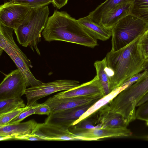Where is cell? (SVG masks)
Returning <instances> with one entry per match:
<instances>
[{
  "label": "cell",
  "instance_id": "22",
  "mask_svg": "<svg viewBox=\"0 0 148 148\" xmlns=\"http://www.w3.org/2000/svg\"><path fill=\"white\" fill-rule=\"evenodd\" d=\"M25 106L21 97L0 100V114Z\"/></svg>",
  "mask_w": 148,
  "mask_h": 148
},
{
  "label": "cell",
  "instance_id": "6",
  "mask_svg": "<svg viewBox=\"0 0 148 148\" xmlns=\"http://www.w3.org/2000/svg\"><path fill=\"white\" fill-rule=\"evenodd\" d=\"M148 29V24L129 14L119 20L112 28L111 51L117 50L141 36Z\"/></svg>",
  "mask_w": 148,
  "mask_h": 148
},
{
  "label": "cell",
  "instance_id": "34",
  "mask_svg": "<svg viewBox=\"0 0 148 148\" xmlns=\"http://www.w3.org/2000/svg\"><path fill=\"white\" fill-rule=\"evenodd\" d=\"M147 101H148V92L137 103L136 105V107H138L140 105Z\"/></svg>",
  "mask_w": 148,
  "mask_h": 148
},
{
  "label": "cell",
  "instance_id": "25",
  "mask_svg": "<svg viewBox=\"0 0 148 148\" xmlns=\"http://www.w3.org/2000/svg\"><path fill=\"white\" fill-rule=\"evenodd\" d=\"M135 0H106L97 7L101 14L106 12L116 5L124 2L132 3Z\"/></svg>",
  "mask_w": 148,
  "mask_h": 148
},
{
  "label": "cell",
  "instance_id": "27",
  "mask_svg": "<svg viewBox=\"0 0 148 148\" xmlns=\"http://www.w3.org/2000/svg\"><path fill=\"white\" fill-rule=\"evenodd\" d=\"M98 122L97 118L90 119L89 117L73 126L77 129H87L96 128Z\"/></svg>",
  "mask_w": 148,
  "mask_h": 148
},
{
  "label": "cell",
  "instance_id": "17",
  "mask_svg": "<svg viewBox=\"0 0 148 148\" xmlns=\"http://www.w3.org/2000/svg\"><path fill=\"white\" fill-rule=\"evenodd\" d=\"M37 124L35 120H31L24 122L0 126V136H10L14 139L16 137L32 135Z\"/></svg>",
  "mask_w": 148,
  "mask_h": 148
},
{
  "label": "cell",
  "instance_id": "23",
  "mask_svg": "<svg viewBox=\"0 0 148 148\" xmlns=\"http://www.w3.org/2000/svg\"><path fill=\"white\" fill-rule=\"evenodd\" d=\"M31 106H26L24 107L17 108L7 112L0 114V126L4 125L7 124L22 112L28 109Z\"/></svg>",
  "mask_w": 148,
  "mask_h": 148
},
{
  "label": "cell",
  "instance_id": "15",
  "mask_svg": "<svg viewBox=\"0 0 148 148\" xmlns=\"http://www.w3.org/2000/svg\"><path fill=\"white\" fill-rule=\"evenodd\" d=\"M96 113L98 125L97 127L114 128L127 127L129 124L121 114L111 110L106 104Z\"/></svg>",
  "mask_w": 148,
  "mask_h": 148
},
{
  "label": "cell",
  "instance_id": "7",
  "mask_svg": "<svg viewBox=\"0 0 148 148\" xmlns=\"http://www.w3.org/2000/svg\"><path fill=\"white\" fill-rule=\"evenodd\" d=\"M32 10L26 3L13 0L6 2L0 6V22L16 29L26 19Z\"/></svg>",
  "mask_w": 148,
  "mask_h": 148
},
{
  "label": "cell",
  "instance_id": "9",
  "mask_svg": "<svg viewBox=\"0 0 148 148\" xmlns=\"http://www.w3.org/2000/svg\"><path fill=\"white\" fill-rule=\"evenodd\" d=\"M70 131L82 141H95L108 138H119L131 136L132 133L127 127L114 128L96 127L82 129L75 128L73 126L69 128Z\"/></svg>",
  "mask_w": 148,
  "mask_h": 148
},
{
  "label": "cell",
  "instance_id": "10",
  "mask_svg": "<svg viewBox=\"0 0 148 148\" xmlns=\"http://www.w3.org/2000/svg\"><path fill=\"white\" fill-rule=\"evenodd\" d=\"M27 86L25 79L17 69L6 75L0 85V100L21 97Z\"/></svg>",
  "mask_w": 148,
  "mask_h": 148
},
{
  "label": "cell",
  "instance_id": "32",
  "mask_svg": "<svg viewBox=\"0 0 148 148\" xmlns=\"http://www.w3.org/2000/svg\"><path fill=\"white\" fill-rule=\"evenodd\" d=\"M146 73L145 71H144L142 73H139L137 75L133 77L130 78L122 86H125L127 85H131L132 84L138 80L140 78L142 77Z\"/></svg>",
  "mask_w": 148,
  "mask_h": 148
},
{
  "label": "cell",
  "instance_id": "33",
  "mask_svg": "<svg viewBox=\"0 0 148 148\" xmlns=\"http://www.w3.org/2000/svg\"><path fill=\"white\" fill-rule=\"evenodd\" d=\"M52 4L54 6L57 8L60 9L67 3L68 0H52Z\"/></svg>",
  "mask_w": 148,
  "mask_h": 148
},
{
  "label": "cell",
  "instance_id": "1",
  "mask_svg": "<svg viewBox=\"0 0 148 148\" xmlns=\"http://www.w3.org/2000/svg\"><path fill=\"white\" fill-rule=\"evenodd\" d=\"M140 36L123 48L107 54L106 70L109 80L110 92L144 70L145 59L140 43Z\"/></svg>",
  "mask_w": 148,
  "mask_h": 148
},
{
  "label": "cell",
  "instance_id": "18",
  "mask_svg": "<svg viewBox=\"0 0 148 148\" xmlns=\"http://www.w3.org/2000/svg\"><path fill=\"white\" fill-rule=\"evenodd\" d=\"M78 21L84 29L97 40L105 41L112 36V28L106 27L94 22L88 16L79 18Z\"/></svg>",
  "mask_w": 148,
  "mask_h": 148
},
{
  "label": "cell",
  "instance_id": "20",
  "mask_svg": "<svg viewBox=\"0 0 148 148\" xmlns=\"http://www.w3.org/2000/svg\"><path fill=\"white\" fill-rule=\"evenodd\" d=\"M94 65L96 70V76L102 85L106 95L110 92L109 80L106 70V62L105 57L101 60L96 61Z\"/></svg>",
  "mask_w": 148,
  "mask_h": 148
},
{
  "label": "cell",
  "instance_id": "30",
  "mask_svg": "<svg viewBox=\"0 0 148 148\" xmlns=\"http://www.w3.org/2000/svg\"><path fill=\"white\" fill-rule=\"evenodd\" d=\"M51 112V109L47 104L43 103L37 107L35 114L39 115L45 114L49 115Z\"/></svg>",
  "mask_w": 148,
  "mask_h": 148
},
{
  "label": "cell",
  "instance_id": "2",
  "mask_svg": "<svg viewBox=\"0 0 148 148\" xmlns=\"http://www.w3.org/2000/svg\"><path fill=\"white\" fill-rule=\"evenodd\" d=\"M42 34L49 42L63 41L90 48L97 45V40L84 29L78 20L64 11L54 10L48 17Z\"/></svg>",
  "mask_w": 148,
  "mask_h": 148
},
{
  "label": "cell",
  "instance_id": "5",
  "mask_svg": "<svg viewBox=\"0 0 148 148\" xmlns=\"http://www.w3.org/2000/svg\"><path fill=\"white\" fill-rule=\"evenodd\" d=\"M13 29L0 22V55L4 51L10 57L25 79L27 87L38 85L42 82L36 79L30 70V60L17 46L13 38Z\"/></svg>",
  "mask_w": 148,
  "mask_h": 148
},
{
  "label": "cell",
  "instance_id": "35",
  "mask_svg": "<svg viewBox=\"0 0 148 148\" xmlns=\"http://www.w3.org/2000/svg\"><path fill=\"white\" fill-rule=\"evenodd\" d=\"M146 125L148 126V121H146Z\"/></svg>",
  "mask_w": 148,
  "mask_h": 148
},
{
  "label": "cell",
  "instance_id": "4",
  "mask_svg": "<svg viewBox=\"0 0 148 148\" xmlns=\"http://www.w3.org/2000/svg\"><path fill=\"white\" fill-rule=\"evenodd\" d=\"M49 14L48 5L33 9L23 23L14 30L19 44L24 47L29 46L40 56V53L38 45L41 41V33L45 27Z\"/></svg>",
  "mask_w": 148,
  "mask_h": 148
},
{
  "label": "cell",
  "instance_id": "8",
  "mask_svg": "<svg viewBox=\"0 0 148 148\" xmlns=\"http://www.w3.org/2000/svg\"><path fill=\"white\" fill-rule=\"evenodd\" d=\"M80 84L77 80L60 79L30 87L27 88L25 94L27 100L26 106H31L41 98L56 92L73 88Z\"/></svg>",
  "mask_w": 148,
  "mask_h": 148
},
{
  "label": "cell",
  "instance_id": "13",
  "mask_svg": "<svg viewBox=\"0 0 148 148\" xmlns=\"http://www.w3.org/2000/svg\"><path fill=\"white\" fill-rule=\"evenodd\" d=\"M101 95H106L102 85L96 75L91 80L73 88L59 92L53 96L57 98Z\"/></svg>",
  "mask_w": 148,
  "mask_h": 148
},
{
  "label": "cell",
  "instance_id": "11",
  "mask_svg": "<svg viewBox=\"0 0 148 148\" xmlns=\"http://www.w3.org/2000/svg\"><path fill=\"white\" fill-rule=\"evenodd\" d=\"M32 134L48 141L80 140L69 128L59 124L45 122L38 123Z\"/></svg>",
  "mask_w": 148,
  "mask_h": 148
},
{
  "label": "cell",
  "instance_id": "29",
  "mask_svg": "<svg viewBox=\"0 0 148 148\" xmlns=\"http://www.w3.org/2000/svg\"><path fill=\"white\" fill-rule=\"evenodd\" d=\"M140 41L144 56L148 59V29L141 36Z\"/></svg>",
  "mask_w": 148,
  "mask_h": 148
},
{
  "label": "cell",
  "instance_id": "24",
  "mask_svg": "<svg viewBox=\"0 0 148 148\" xmlns=\"http://www.w3.org/2000/svg\"><path fill=\"white\" fill-rule=\"evenodd\" d=\"M40 104L37 103L36 102L31 107L22 112L6 125L12 124L20 123L27 117L35 114L37 107Z\"/></svg>",
  "mask_w": 148,
  "mask_h": 148
},
{
  "label": "cell",
  "instance_id": "28",
  "mask_svg": "<svg viewBox=\"0 0 148 148\" xmlns=\"http://www.w3.org/2000/svg\"><path fill=\"white\" fill-rule=\"evenodd\" d=\"M136 110V118L140 120L148 121V101L139 106Z\"/></svg>",
  "mask_w": 148,
  "mask_h": 148
},
{
  "label": "cell",
  "instance_id": "3",
  "mask_svg": "<svg viewBox=\"0 0 148 148\" xmlns=\"http://www.w3.org/2000/svg\"><path fill=\"white\" fill-rule=\"evenodd\" d=\"M137 81L119 93L107 105L122 115L129 123L136 119V108L148 92V70Z\"/></svg>",
  "mask_w": 148,
  "mask_h": 148
},
{
  "label": "cell",
  "instance_id": "12",
  "mask_svg": "<svg viewBox=\"0 0 148 148\" xmlns=\"http://www.w3.org/2000/svg\"><path fill=\"white\" fill-rule=\"evenodd\" d=\"M104 96L98 95L63 98H57L53 96L48 98L44 103L50 106L51 110V113H53L79 106L95 103Z\"/></svg>",
  "mask_w": 148,
  "mask_h": 148
},
{
  "label": "cell",
  "instance_id": "21",
  "mask_svg": "<svg viewBox=\"0 0 148 148\" xmlns=\"http://www.w3.org/2000/svg\"><path fill=\"white\" fill-rule=\"evenodd\" d=\"M130 14L139 18L148 24V0H135L132 4Z\"/></svg>",
  "mask_w": 148,
  "mask_h": 148
},
{
  "label": "cell",
  "instance_id": "16",
  "mask_svg": "<svg viewBox=\"0 0 148 148\" xmlns=\"http://www.w3.org/2000/svg\"><path fill=\"white\" fill-rule=\"evenodd\" d=\"M132 3L124 2L116 5L103 13L98 23L106 27L112 28L119 20L130 14Z\"/></svg>",
  "mask_w": 148,
  "mask_h": 148
},
{
  "label": "cell",
  "instance_id": "14",
  "mask_svg": "<svg viewBox=\"0 0 148 148\" xmlns=\"http://www.w3.org/2000/svg\"><path fill=\"white\" fill-rule=\"evenodd\" d=\"M94 103L77 106L62 111L51 113L45 122L56 123L70 128Z\"/></svg>",
  "mask_w": 148,
  "mask_h": 148
},
{
  "label": "cell",
  "instance_id": "31",
  "mask_svg": "<svg viewBox=\"0 0 148 148\" xmlns=\"http://www.w3.org/2000/svg\"><path fill=\"white\" fill-rule=\"evenodd\" d=\"M14 140L30 141L43 140L38 136L34 134L27 135L15 138Z\"/></svg>",
  "mask_w": 148,
  "mask_h": 148
},
{
  "label": "cell",
  "instance_id": "19",
  "mask_svg": "<svg viewBox=\"0 0 148 148\" xmlns=\"http://www.w3.org/2000/svg\"><path fill=\"white\" fill-rule=\"evenodd\" d=\"M129 86L126 85L113 90L94 103L79 119L74 121L72 126L95 113L101 108L107 104L121 91Z\"/></svg>",
  "mask_w": 148,
  "mask_h": 148
},
{
  "label": "cell",
  "instance_id": "26",
  "mask_svg": "<svg viewBox=\"0 0 148 148\" xmlns=\"http://www.w3.org/2000/svg\"><path fill=\"white\" fill-rule=\"evenodd\" d=\"M15 1L26 3L34 9L39 8L52 3V0H13Z\"/></svg>",
  "mask_w": 148,
  "mask_h": 148
}]
</instances>
